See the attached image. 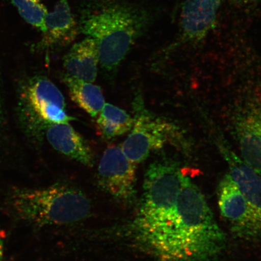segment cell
Returning a JSON list of instances; mask_svg holds the SVG:
<instances>
[{
    "label": "cell",
    "instance_id": "cell-6",
    "mask_svg": "<svg viewBox=\"0 0 261 261\" xmlns=\"http://www.w3.org/2000/svg\"><path fill=\"white\" fill-rule=\"evenodd\" d=\"M232 130L240 158L261 175V96L247 98L232 117Z\"/></svg>",
    "mask_w": 261,
    "mask_h": 261
},
{
    "label": "cell",
    "instance_id": "cell-5",
    "mask_svg": "<svg viewBox=\"0 0 261 261\" xmlns=\"http://www.w3.org/2000/svg\"><path fill=\"white\" fill-rule=\"evenodd\" d=\"M65 100L58 87L47 78H31L20 94V107L28 123L43 128L48 124L69 123L74 119L65 112Z\"/></svg>",
    "mask_w": 261,
    "mask_h": 261
},
{
    "label": "cell",
    "instance_id": "cell-12",
    "mask_svg": "<svg viewBox=\"0 0 261 261\" xmlns=\"http://www.w3.org/2000/svg\"><path fill=\"white\" fill-rule=\"evenodd\" d=\"M46 32L41 41L47 47H64L80 34L77 19L73 14L68 0H58L54 11L45 18Z\"/></svg>",
    "mask_w": 261,
    "mask_h": 261
},
{
    "label": "cell",
    "instance_id": "cell-15",
    "mask_svg": "<svg viewBox=\"0 0 261 261\" xmlns=\"http://www.w3.org/2000/svg\"><path fill=\"white\" fill-rule=\"evenodd\" d=\"M133 122L125 111L106 103L98 115L97 129L103 139L110 140L130 132Z\"/></svg>",
    "mask_w": 261,
    "mask_h": 261
},
{
    "label": "cell",
    "instance_id": "cell-11",
    "mask_svg": "<svg viewBox=\"0 0 261 261\" xmlns=\"http://www.w3.org/2000/svg\"><path fill=\"white\" fill-rule=\"evenodd\" d=\"M43 128L47 141L57 151L84 165H93L90 147L69 123L48 124Z\"/></svg>",
    "mask_w": 261,
    "mask_h": 261
},
{
    "label": "cell",
    "instance_id": "cell-10",
    "mask_svg": "<svg viewBox=\"0 0 261 261\" xmlns=\"http://www.w3.org/2000/svg\"><path fill=\"white\" fill-rule=\"evenodd\" d=\"M216 140L218 148L228 164V172L247 202L261 240V175L237 155L224 140L218 136Z\"/></svg>",
    "mask_w": 261,
    "mask_h": 261
},
{
    "label": "cell",
    "instance_id": "cell-18",
    "mask_svg": "<svg viewBox=\"0 0 261 261\" xmlns=\"http://www.w3.org/2000/svg\"><path fill=\"white\" fill-rule=\"evenodd\" d=\"M0 261H4V253H3V243L0 233Z\"/></svg>",
    "mask_w": 261,
    "mask_h": 261
},
{
    "label": "cell",
    "instance_id": "cell-1",
    "mask_svg": "<svg viewBox=\"0 0 261 261\" xmlns=\"http://www.w3.org/2000/svg\"><path fill=\"white\" fill-rule=\"evenodd\" d=\"M132 227L137 239L160 261H213L226 246L204 195L186 173L177 193Z\"/></svg>",
    "mask_w": 261,
    "mask_h": 261
},
{
    "label": "cell",
    "instance_id": "cell-4",
    "mask_svg": "<svg viewBox=\"0 0 261 261\" xmlns=\"http://www.w3.org/2000/svg\"><path fill=\"white\" fill-rule=\"evenodd\" d=\"M134 107L133 125L121 148L127 158L138 164L167 143H178L182 135L174 123L147 110L141 97L137 98Z\"/></svg>",
    "mask_w": 261,
    "mask_h": 261
},
{
    "label": "cell",
    "instance_id": "cell-14",
    "mask_svg": "<svg viewBox=\"0 0 261 261\" xmlns=\"http://www.w3.org/2000/svg\"><path fill=\"white\" fill-rule=\"evenodd\" d=\"M63 81L71 100L91 117H96L101 112L105 99L99 86L92 83L80 81L65 74Z\"/></svg>",
    "mask_w": 261,
    "mask_h": 261
},
{
    "label": "cell",
    "instance_id": "cell-17",
    "mask_svg": "<svg viewBox=\"0 0 261 261\" xmlns=\"http://www.w3.org/2000/svg\"><path fill=\"white\" fill-rule=\"evenodd\" d=\"M3 122V111L1 91H0V135H1V133H2V130Z\"/></svg>",
    "mask_w": 261,
    "mask_h": 261
},
{
    "label": "cell",
    "instance_id": "cell-2",
    "mask_svg": "<svg viewBox=\"0 0 261 261\" xmlns=\"http://www.w3.org/2000/svg\"><path fill=\"white\" fill-rule=\"evenodd\" d=\"M154 19L151 9L129 0H81L77 19L80 34L95 41L100 66L113 72Z\"/></svg>",
    "mask_w": 261,
    "mask_h": 261
},
{
    "label": "cell",
    "instance_id": "cell-13",
    "mask_svg": "<svg viewBox=\"0 0 261 261\" xmlns=\"http://www.w3.org/2000/svg\"><path fill=\"white\" fill-rule=\"evenodd\" d=\"M63 64L67 76L93 83L96 79L99 64L95 41L87 37L74 44L65 55Z\"/></svg>",
    "mask_w": 261,
    "mask_h": 261
},
{
    "label": "cell",
    "instance_id": "cell-7",
    "mask_svg": "<svg viewBox=\"0 0 261 261\" xmlns=\"http://www.w3.org/2000/svg\"><path fill=\"white\" fill-rule=\"evenodd\" d=\"M136 165L127 158L121 146L108 147L98 168L100 187L117 200H132L135 194Z\"/></svg>",
    "mask_w": 261,
    "mask_h": 261
},
{
    "label": "cell",
    "instance_id": "cell-8",
    "mask_svg": "<svg viewBox=\"0 0 261 261\" xmlns=\"http://www.w3.org/2000/svg\"><path fill=\"white\" fill-rule=\"evenodd\" d=\"M217 195L221 216L229 224L232 232L241 239L260 240L247 202L229 173L222 178Z\"/></svg>",
    "mask_w": 261,
    "mask_h": 261
},
{
    "label": "cell",
    "instance_id": "cell-3",
    "mask_svg": "<svg viewBox=\"0 0 261 261\" xmlns=\"http://www.w3.org/2000/svg\"><path fill=\"white\" fill-rule=\"evenodd\" d=\"M11 202L21 220L38 226L76 223L87 217L91 210L89 198L83 192L60 184L16 189Z\"/></svg>",
    "mask_w": 261,
    "mask_h": 261
},
{
    "label": "cell",
    "instance_id": "cell-16",
    "mask_svg": "<svg viewBox=\"0 0 261 261\" xmlns=\"http://www.w3.org/2000/svg\"><path fill=\"white\" fill-rule=\"evenodd\" d=\"M21 18L42 34L46 32L45 18L48 11L41 0H11Z\"/></svg>",
    "mask_w": 261,
    "mask_h": 261
},
{
    "label": "cell",
    "instance_id": "cell-9",
    "mask_svg": "<svg viewBox=\"0 0 261 261\" xmlns=\"http://www.w3.org/2000/svg\"><path fill=\"white\" fill-rule=\"evenodd\" d=\"M227 0H185L179 35L173 47L198 42L213 29L222 5Z\"/></svg>",
    "mask_w": 261,
    "mask_h": 261
}]
</instances>
